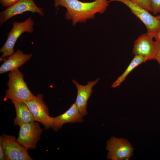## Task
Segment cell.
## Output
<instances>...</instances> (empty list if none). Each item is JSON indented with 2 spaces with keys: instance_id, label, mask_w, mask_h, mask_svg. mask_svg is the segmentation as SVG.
<instances>
[{
  "instance_id": "ac0fdd59",
  "label": "cell",
  "mask_w": 160,
  "mask_h": 160,
  "mask_svg": "<svg viewBox=\"0 0 160 160\" xmlns=\"http://www.w3.org/2000/svg\"><path fill=\"white\" fill-rule=\"evenodd\" d=\"M154 60L158 62L160 67V41L156 40Z\"/></svg>"
},
{
  "instance_id": "2e32d148",
  "label": "cell",
  "mask_w": 160,
  "mask_h": 160,
  "mask_svg": "<svg viewBox=\"0 0 160 160\" xmlns=\"http://www.w3.org/2000/svg\"><path fill=\"white\" fill-rule=\"evenodd\" d=\"M145 9L150 12L153 10L150 0H129Z\"/></svg>"
},
{
  "instance_id": "5b68a950",
  "label": "cell",
  "mask_w": 160,
  "mask_h": 160,
  "mask_svg": "<svg viewBox=\"0 0 160 160\" xmlns=\"http://www.w3.org/2000/svg\"><path fill=\"white\" fill-rule=\"evenodd\" d=\"M0 145L4 153L5 160H32L28 149L22 146L13 135L3 134L0 137Z\"/></svg>"
},
{
  "instance_id": "ffe728a7",
  "label": "cell",
  "mask_w": 160,
  "mask_h": 160,
  "mask_svg": "<svg viewBox=\"0 0 160 160\" xmlns=\"http://www.w3.org/2000/svg\"><path fill=\"white\" fill-rule=\"evenodd\" d=\"M0 160H5L4 153L2 148L1 145H0Z\"/></svg>"
},
{
  "instance_id": "d6986e66",
  "label": "cell",
  "mask_w": 160,
  "mask_h": 160,
  "mask_svg": "<svg viewBox=\"0 0 160 160\" xmlns=\"http://www.w3.org/2000/svg\"><path fill=\"white\" fill-rule=\"evenodd\" d=\"M19 0H0V3L4 7H9Z\"/></svg>"
},
{
  "instance_id": "6da1fadb",
  "label": "cell",
  "mask_w": 160,
  "mask_h": 160,
  "mask_svg": "<svg viewBox=\"0 0 160 160\" xmlns=\"http://www.w3.org/2000/svg\"><path fill=\"white\" fill-rule=\"evenodd\" d=\"M109 0H95L84 2L79 0H54V6L65 7V17L71 20L73 25L78 23H85L93 19L97 13L105 12L109 5Z\"/></svg>"
},
{
  "instance_id": "cb8c5ba5",
  "label": "cell",
  "mask_w": 160,
  "mask_h": 160,
  "mask_svg": "<svg viewBox=\"0 0 160 160\" xmlns=\"http://www.w3.org/2000/svg\"></svg>"
},
{
  "instance_id": "8fae6325",
  "label": "cell",
  "mask_w": 160,
  "mask_h": 160,
  "mask_svg": "<svg viewBox=\"0 0 160 160\" xmlns=\"http://www.w3.org/2000/svg\"><path fill=\"white\" fill-rule=\"evenodd\" d=\"M99 79V78H98L94 81L88 82L87 84L85 85L79 84L75 80H72L73 83L77 89V96L75 103L80 113L83 116L87 113L86 110L87 103L92 92V88Z\"/></svg>"
},
{
  "instance_id": "4fadbf2b",
  "label": "cell",
  "mask_w": 160,
  "mask_h": 160,
  "mask_svg": "<svg viewBox=\"0 0 160 160\" xmlns=\"http://www.w3.org/2000/svg\"><path fill=\"white\" fill-rule=\"evenodd\" d=\"M32 54L23 53L21 50H17L9 57L5 59L0 67V73L11 71L24 64L31 58Z\"/></svg>"
},
{
  "instance_id": "7c38bea8",
  "label": "cell",
  "mask_w": 160,
  "mask_h": 160,
  "mask_svg": "<svg viewBox=\"0 0 160 160\" xmlns=\"http://www.w3.org/2000/svg\"><path fill=\"white\" fill-rule=\"evenodd\" d=\"M83 117L75 103L65 113L53 117V122L50 128L56 132L61 129L64 124L82 122L83 121Z\"/></svg>"
},
{
  "instance_id": "8992f818",
  "label": "cell",
  "mask_w": 160,
  "mask_h": 160,
  "mask_svg": "<svg viewBox=\"0 0 160 160\" xmlns=\"http://www.w3.org/2000/svg\"><path fill=\"white\" fill-rule=\"evenodd\" d=\"M107 158L111 160H128L133 154L134 149L128 140L112 137L108 140L106 147Z\"/></svg>"
},
{
  "instance_id": "e0dca14e",
  "label": "cell",
  "mask_w": 160,
  "mask_h": 160,
  "mask_svg": "<svg viewBox=\"0 0 160 160\" xmlns=\"http://www.w3.org/2000/svg\"><path fill=\"white\" fill-rule=\"evenodd\" d=\"M153 12L155 15L159 12L160 10V0H150Z\"/></svg>"
},
{
  "instance_id": "603a6c76",
  "label": "cell",
  "mask_w": 160,
  "mask_h": 160,
  "mask_svg": "<svg viewBox=\"0 0 160 160\" xmlns=\"http://www.w3.org/2000/svg\"><path fill=\"white\" fill-rule=\"evenodd\" d=\"M159 12H160V11H159Z\"/></svg>"
},
{
  "instance_id": "5bb4252c",
  "label": "cell",
  "mask_w": 160,
  "mask_h": 160,
  "mask_svg": "<svg viewBox=\"0 0 160 160\" xmlns=\"http://www.w3.org/2000/svg\"><path fill=\"white\" fill-rule=\"evenodd\" d=\"M12 101L16 113L14 122L15 125L20 127L24 124L35 121L32 114L24 103L14 100Z\"/></svg>"
},
{
  "instance_id": "9c48e42d",
  "label": "cell",
  "mask_w": 160,
  "mask_h": 160,
  "mask_svg": "<svg viewBox=\"0 0 160 160\" xmlns=\"http://www.w3.org/2000/svg\"><path fill=\"white\" fill-rule=\"evenodd\" d=\"M27 11L37 13L42 17L44 15L43 9L38 7L33 0H19L0 12V26L12 17Z\"/></svg>"
},
{
  "instance_id": "7a4b0ae2",
  "label": "cell",
  "mask_w": 160,
  "mask_h": 160,
  "mask_svg": "<svg viewBox=\"0 0 160 160\" xmlns=\"http://www.w3.org/2000/svg\"><path fill=\"white\" fill-rule=\"evenodd\" d=\"M8 76V89L6 91V100L9 99L24 103L35 97L25 81L23 74L18 68L10 71Z\"/></svg>"
},
{
  "instance_id": "52a82bcc",
  "label": "cell",
  "mask_w": 160,
  "mask_h": 160,
  "mask_svg": "<svg viewBox=\"0 0 160 160\" xmlns=\"http://www.w3.org/2000/svg\"><path fill=\"white\" fill-rule=\"evenodd\" d=\"M43 98L42 94H38L24 103L32 114L35 121L40 123L45 129H48L53 123V118L49 116L48 107Z\"/></svg>"
},
{
  "instance_id": "3957f363",
  "label": "cell",
  "mask_w": 160,
  "mask_h": 160,
  "mask_svg": "<svg viewBox=\"0 0 160 160\" xmlns=\"http://www.w3.org/2000/svg\"><path fill=\"white\" fill-rule=\"evenodd\" d=\"M33 25V21L31 17L23 22L14 21L13 23L12 28L7 35V40L0 50L2 53L0 57L1 62L15 52L14 47L18 39L24 32L32 33L34 30Z\"/></svg>"
},
{
  "instance_id": "30bf717a",
  "label": "cell",
  "mask_w": 160,
  "mask_h": 160,
  "mask_svg": "<svg viewBox=\"0 0 160 160\" xmlns=\"http://www.w3.org/2000/svg\"><path fill=\"white\" fill-rule=\"evenodd\" d=\"M153 38L147 33L142 34L134 42L132 54L145 57L148 60H154L155 42Z\"/></svg>"
},
{
  "instance_id": "9a60e30c",
  "label": "cell",
  "mask_w": 160,
  "mask_h": 160,
  "mask_svg": "<svg viewBox=\"0 0 160 160\" xmlns=\"http://www.w3.org/2000/svg\"><path fill=\"white\" fill-rule=\"evenodd\" d=\"M148 61L147 58L140 55H134L130 63L124 72L113 83L111 87L113 88L119 86L125 80L128 75L137 67Z\"/></svg>"
},
{
  "instance_id": "ba28073f",
  "label": "cell",
  "mask_w": 160,
  "mask_h": 160,
  "mask_svg": "<svg viewBox=\"0 0 160 160\" xmlns=\"http://www.w3.org/2000/svg\"><path fill=\"white\" fill-rule=\"evenodd\" d=\"M39 124L33 121L20 127L18 142L27 149H34L42 132Z\"/></svg>"
},
{
  "instance_id": "44dd1931",
  "label": "cell",
  "mask_w": 160,
  "mask_h": 160,
  "mask_svg": "<svg viewBox=\"0 0 160 160\" xmlns=\"http://www.w3.org/2000/svg\"><path fill=\"white\" fill-rule=\"evenodd\" d=\"M154 38L156 40L160 41V31L156 34Z\"/></svg>"
},
{
  "instance_id": "7402d4cb",
  "label": "cell",
  "mask_w": 160,
  "mask_h": 160,
  "mask_svg": "<svg viewBox=\"0 0 160 160\" xmlns=\"http://www.w3.org/2000/svg\"><path fill=\"white\" fill-rule=\"evenodd\" d=\"M156 17L158 19L160 20V15H158Z\"/></svg>"
},
{
  "instance_id": "277c9868",
  "label": "cell",
  "mask_w": 160,
  "mask_h": 160,
  "mask_svg": "<svg viewBox=\"0 0 160 160\" xmlns=\"http://www.w3.org/2000/svg\"><path fill=\"white\" fill-rule=\"evenodd\" d=\"M114 1L121 2L128 7L145 25L147 33L153 38L156 34L160 31V20L145 9L129 0H109L108 2Z\"/></svg>"
}]
</instances>
